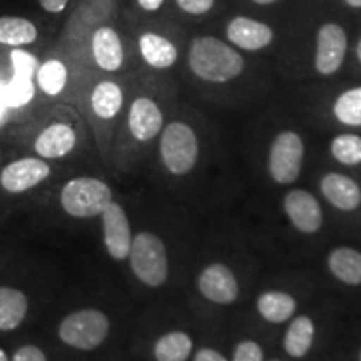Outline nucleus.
<instances>
[{
    "label": "nucleus",
    "mask_w": 361,
    "mask_h": 361,
    "mask_svg": "<svg viewBox=\"0 0 361 361\" xmlns=\"http://www.w3.org/2000/svg\"><path fill=\"white\" fill-rule=\"evenodd\" d=\"M128 258L135 278L146 286L159 288L168 281V251H166V245L157 234L147 231L135 234Z\"/></svg>",
    "instance_id": "2"
},
{
    "label": "nucleus",
    "mask_w": 361,
    "mask_h": 361,
    "mask_svg": "<svg viewBox=\"0 0 361 361\" xmlns=\"http://www.w3.org/2000/svg\"><path fill=\"white\" fill-rule=\"evenodd\" d=\"M226 37L234 47L247 52H258L273 44L274 30L261 20L236 16L226 25Z\"/></svg>",
    "instance_id": "11"
},
{
    "label": "nucleus",
    "mask_w": 361,
    "mask_h": 361,
    "mask_svg": "<svg viewBox=\"0 0 361 361\" xmlns=\"http://www.w3.org/2000/svg\"><path fill=\"white\" fill-rule=\"evenodd\" d=\"M37 80L40 89L47 96H57L66 87L67 67L61 61H56V59L44 62L37 71Z\"/></svg>",
    "instance_id": "27"
},
{
    "label": "nucleus",
    "mask_w": 361,
    "mask_h": 361,
    "mask_svg": "<svg viewBox=\"0 0 361 361\" xmlns=\"http://www.w3.org/2000/svg\"><path fill=\"white\" fill-rule=\"evenodd\" d=\"M139 51L147 66L154 69H169L178 61V49L168 37L156 32H146L139 39Z\"/></svg>",
    "instance_id": "17"
},
{
    "label": "nucleus",
    "mask_w": 361,
    "mask_h": 361,
    "mask_svg": "<svg viewBox=\"0 0 361 361\" xmlns=\"http://www.w3.org/2000/svg\"><path fill=\"white\" fill-rule=\"evenodd\" d=\"M188 66L200 80L224 84L241 75L245 71V59L234 45L213 35H202L189 44Z\"/></svg>",
    "instance_id": "1"
},
{
    "label": "nucleus",
    "mask_w": 361,
    "mask_h": 361,
    "mask_svg": "<svg viewBox=\"0 0 361 361\" xmlns=\"http://www.w3.org/2000/svg\"><path fill=\"white\" fill-rule=\"evenodd\" d=\"M305 142L295 130H283L274 137L269 147L268 171L278 184H291L298 180L303 169Z\"/></svg>",
    "instance_id": "6"
},
{
    "label": "nucleus",
    "mask_w": 361,
    "mask_h": 361,
    "mask_svg": "<svg viewBox=\"0 0 361 361\" xmlns=\"http://www.w3.org/2000/svg\"><path fill=\"white\" fill-rule=\"evenodd\" d=\"M314 341V323L310 316L300 314L290 323L284 335L283 346L284 351L291 358H303L308 355Z\"/></svg>",
    "instance_id": "20"
},
{
    "label": "nucleus",
    "mask_w": 361,
    "mask_h": 361,
    "mask_svg": "<svg viewBox=\"0 0 361 361\" xmlns=\"http://www.w3.org/2000/svg\"><path fill=\"white\" fill-rule=\"evenodd\" d=\"M109 318L102 311L85 308L67 314L59 324V338L67 346L92 351L101 346L109 335Z\"/></svg>",
    "instance_id": "4"
},
{
    "label": "nucleus",
    "mask_w": 361,
    "mask_h": 361,
    "mask_svg": "<svg viewBox=\"0 0 361 361\" xmlns=\"http://www.w3.org/2000/svg\"><path fill=\"white\" fill-rule=\"evenodd\" d=\"M157 361H186L192 353V340L186 331H169L154 343Z\"/></svg>",
    "instance_id": "23"
},
{
    "label": "nucleus",
    "mask_w": 361,
    "mask_h": 361,
    "mask_svg": "<svg viewBox=\"0 0 361 361\" xmlns=\"http://www.w3.org/2000/svg\"><path fill=\"white\" fill-rule=\"evenodd\" d=\"M35 94L32 79L16 74L7 85L2 87V99L6 107H22L32 101Z\"/></svg>",
    "instance_id": "28"
},
{
    "label": "nucleus",
    "mask_w": 361,
    "mask_h": 361,
    "mask_svg": "<svg viewBox=\"0 0 361 361\" xmlns=\"http://www.w3.org/2000/svg\"><path fill=\"white\" fill-rule=\"evenodd\" d=\"M343 2L351 8H361V0H343Z\"/></svg>",
    "instance_id": "36"
},
{
    "label": "nucleus",
    "mask_w": 361,
    "mask_h": 361,
    "mask_svg": "<svg viewBox=\"0 0 361 361\" xmlns=\"http://www.w3.org/2000/svg\"><path fill=\"white\" fill-rule=\"evenodd\" d=\"M355 52H356V59H358V62L361 64V39L358 40V42H356Z\"/></svg>",
    "instance_id": "38"
},
{
    "label": "nucleus",
    "mask_w": 361,
    "mask_h": 361,
    "mask_svg": "<svg viewBox=\"0 0 361 361\" xmlns=\"http://www.w3.org/2000/svg\"><path fill=\"white\" fill-rule=\"evenodd\" d=\"M333 159L343 166L361 164V137L356 134H338L329 144Z\"/></svg>",
    "instance_id": "26"
},
{
    "label": "nucleus",
    "mask_w": 361,
    "mask_h": 361,
    "mask_svg": "<svg viewBox=\"0 0 361 361\" xmlns=\"http://www.w3.org/2000/svg\"><path fill=\"white\" fill-rule=\"evenodd\" d=\"M49 174H51V168L47 162L35 159V157H24L4 168L0 174V184L6 191L19 194L37 186L49 178Z\"/></svg>",
    "instance_id": "12"
},
{
    "label": "nucleus",
    "mask_w": 361,
    "mask_h": 361,
    "mask_svg": "<svg viewBox=\"0 0 361 361\" xmlns=\"http://www.w3.org/2000/svg\"><path fill=\"white\" fill-rule=\"evenodd\" d=\"M348 52V34L336 22H326L316 32L314 69L319 75L336 74Z\"/></svg>",
    "instance_id": "7"
},
{
    "label": "nucleus",
    "mask_w": 361,
    "mask_h": 361,
    "mask_svg": "<svg viewBox=\"0 0 361 361\" xmlns=\"http://www.w3.org/2000/svg\"><path fill=\"white\" fill-rule=\"evenodd\" d=\"M11 57H12V64H13V71H16V74L25 75V78L32 79L35 71H37V59H35L32 54L19 51V49L12 51Z\"/></svg>",
    "instance_id": "29"
},
{
    "label": "nucleus",
    "mask_w": 361,
    "mask_h": 361,
    "mask_svg": "<svg viewBox=\"0 0 361 361\" xmlns=\"http://www.w3.org/2000/svg\"><path fill=\"white\" fill-rule=\"evenodd\" d=\"M8 358H7V355H6V351L4 350H0V361H7Z\"/></svg>",
    "instance_id": "40"
},
{
    "label": "nucleus",
    "mask_w": 361,
    "mask_h": 361,
    "mask_svg": "<svg viewBox=\"0 0 361 361\" xmlns=\"http://www.w3.org/2000/svg\"><path fill=\"white\" fill-rule=\"evenodd\" d=\"M75 133L69 124L57 123L45 128L35 141V151L42 157L56 159L62 157L74 149Z\"/></svg>",
    "instance_id": "16"
},
{
    "label": "nucleus",
    "mask_w": 361,
    "mask_h": 361,
    "mask_svg": "<svg viewBox=\"0 0 361 361\" xmlns=\"http://www.w3.org/2000/svg\"><path fill=\"white\" fill-rule=\"evenodd\" d=\"M328 269L336 279L348 286L361 284V252L355 247L340 246L328 255Z\"/></svg>",
    "instance_id": "19"
},
{
    "label": "nucleus",
    "mask_w": 361,
    "mask_h": 361,
    "mask_svg": "<svg viewBox=\"0 0 361 361\" xmlns=\"http://www.w3.org/2000/svg\"><path fill=\"white\" fill-rule=\"evenodd\" d=\"M4 107H6V104H4V99H2V87H0V117H2Z\"/></svg>",
    "instance_id": "39"
},
{
    "label": "nucleus",
    "mask_w": 361,
    "mask_h": 361,
    "mask_svg": "<svg viewBox=\"0 0 361 361\" xmlns=\"http://www.w3.org/2000/svg\"><path fill=\"white\" fill-rule=\"evenodd\" d=\"M358 358H360V360H361V350H360V355H358Z\"/></svg>",
    "instance_id": "41"
},
{
    "label": "nucleus",
    "mask_w": 361,
    "mask_h": 361,
    "mask_svg": "<svg viewBox=\"0 0 361 361\" xmlns=\"http://www.w3.org/2000/svg\"><path fill=\"white\" fill-rule=\"evenodd\" d=\"M112 201V191L96 178H74L62 188L61 204L74 218H94Z\"/></svg>",
    "instance_id": "5"
},
{
    "label": "nucleus",
    "mask_w": 361,
    "mask_h": 361,
    "mask_svg": "<svg viewBox=\"0 0 361 361\" xmlns=\"http://www.w3.org/2000/svg\"><path fill=\"white\" fill-rule=\"evenodd\" d=\"M162 123V112L152 99L137 97L130 104L129 130L137 141H152L161 133Z\"/></svg>",
    "instance_id": "14"
},
{
    "label": "nucleus",
    "mask_w": 361,
    "mask_h": 361,
    "mask_svg": "<svg viewBox=\"0 0 361 361\" xmlns=\"http://www.w3.org/2000/svg\"><path fill=\"white\" fill-rule=\"evenodd\" d=\"M194 361H226V356L219 353L218 350L213 348H201L197 350L192 356Z\"/></svg>",
    "instance_id": "33"
},
{
    "label": "nucleus",
    "mask_w": 361,
    "mask_h": 361,
    "mask_svg": "<svg viewBox=\"0 0 361 361\" xmlns=\"http://www.w3.org/2000/svg\"><path fill=\"white\" fill-rule=\"evenodd\" d=\"M92 54L94 61L101 69L114 72L121 69L124 62L123 42L117 32L111 27H101L92 35Z\"/></svg>",
    "instance_id": "15"
},
{
    "label": "nucleus",
    "mask_w": 361,
    "mask_h": 361,
    "mask_svg": "<svg viewBox=\"0 0 361 361\" xmlns=\"http://www.w3.org/2000/svg\"><path fill=\"white\" fill-rule=\"evenodd\" d=\"M251 2L258 4V6H273V4H276L278 0H251Z\"/></svg>",
    "instance_id": "37"
},
{
    "label": "nucleus",
    "mask_w": 361,
    "mask_h": 361,
    "mask_svg": "<svg viewBox=\"0 0 361 361\" xmlns=\"http://www.w3.org/2000/svg\"><path fill=\"white\" fill-rule=\"evenodd\" d=\"M29 303L24 293L16 288L0 286V329L11 331L24 322Z\"/></svg>",
    "instance_id": "21"
},
{
    "label": "nucleus",
    "mask_w": 361,
    "mask_h": 361,
    "mask_svg": "<svg viewBox=\"0 0 361 361\" xmlns=\"http://www.w3.org/2000/svg\"><path fill=\"white\" fill-rule=\"evenodd\" d=\"M319 189L329 204L340 211L358 209L361 204V188L353 178L341 173H328L319 180Z\"/></svg>",
    "instance_id": "13"
},
{
    "label": "nucleus",
    "mask_w": 361,
    "mask_h": 361,
    "mask_svg": "<svg viewBox=\"0 0 361 361\" xmlns=\"http://www.w3.org/2000/svg\"><path fill=\"white\" fill-rule=\"evenodd\" d=\"M39 2H40V6H42L47 12L57 13V12L64 11L69 0H39Z\"/></svg>",
    "instance_id": "34"
},
{
    "label": "nucleus",
    "mask_w": 361,
    "mask_h": 361,
    "mask_svg": "<svg viewBox=\"0 0 361 361\" xmlns=\"http://www.w3.org/2000/svg\"><path fill=\"white\" fill-rule=\"evenodd\" d=\"M137 4H139V7L142 8V11L156 12L162 7L164 0H137Z\"/></svg>",
    "instance_id": "35"
},
{
    "label": "nucleus",
    "mask_w": 361,
    "mask_h": 361,
    "mask_svg": "<svg viewBox=\"0 0 361 361\" xmlns=\"http://www.w3.org/2000/svg\"><path fill=\"white\" fill-rule=\"evenodd\" d=\"M284 213L290 223L303 234H314L323 226V209L319 201L305 189H291L283 200Z\"/></svg>",
    "instance_id": "10"
},
{
    "label": "nucleus",
    "mask_w": 361,
    "mask_h": 361,
    "mask_svg": "<svg viewBox=\"0 0 361 361\" xmlns=\"http://www.w3.org/2000/svg\"><path fill=\"white\" fill-rule=\"evenodd\" d=\"M124 102L123 89L116 82L111 80H104V82L97 84L92 90L90 96V106H92L94 114L101 119H112L121 111Z\"/></svg>",
    "instance_id": "22"
},
{
    "label": "nucleus",
    "mask_w": 361,
    "mask_h": 361,
    "mask_svg": "<svg viewBox=\"0 0 361 361\" xmlns=\"http://www.w3.org/2000/svg\"><path fill=\"white\" fill-rule=\"evenodd\" d=\"M234 361H261L264 360L263 348L252 340H243L236 345L233 351Z\"/></svg>",
    "instance_id": "30"
},
{
    "label": "nucleus",
    "mask_w": 361,
    "mask_h": 361,
    "mask_svg": "<svg viewBox=\"0 0 361 361\" xmlns=\"http://www.w3.org/2000/svg\"><path fill=\"white\" fill-rule=\"evenodd\" d=\"M174 2L188 16L200 17L213 11L216 0H174Z\"/></svg>",
    "instance_id": "31"
},
{
    "label": "nucleus",
    "mask_w": 361,
    "mask_h": 361,
    "mask_svg": "<svg viewBox=\"0 0 361 361\" xmlns=\"http://www.w3.org/2000/svg\"><path fill=\"white\" fill-rule=\"evenodd\" d=\"M333 114L338 123L360 128L361 126V85L345 90L333 104Z\"/></svg>",
    "instance_id": "25"
},
{
    "label": "nucleus",
    "mask_w": 361,
    "mask_h": 361,
    "mask_svg": "<svg viewBox=\"0 0 361 361\" xmlns=\"http://www.w3.org/2000/svg\"><path fill=\"white\" fill-rule=\"evenodd\" d=\"M159 154L164 168L173 176L191 173L200 159V141L191 126L174 121L161 134Z\"/></svg>",
    "instance_id": "3"
},
{
    "label": "nucleus",
    "mask_w": 361,
    "mask_h": 361,
    "mask_svg": "<svg viewBox=\"0 0 361 361\" xmlns=\"http://www.w3.org/2000/svg\"><path fill=\"white\" fill-rule=\"evenodd\" d=\"M197 290L214 305H233L239 296V283L234 271L223 263L206 266L197 276Z\"/></svg>",
    "instance_id": "8"
},
{
    "label": "nucleus",
    "mask_w": 361,
    "mask_h": 361,
    "mask_svg": "<svg viewBox=\"0 0 361 361\" xmlns=\"http://www.w3.org/2000/svg\"><path fill=\"white\" fill-rule=\"evenodd\" d=\"M45 360H47V356L44 355V351L34 345L20 346V348L13 353V361H45Z\"/></svg>",
    "instance_id": "32"
},
{
    "label": "nucleus",
    "mask_w": 361,
    "mask_h": 361,
    "mask_svg": "<svg viewBox=\"0 0 361 361\" xmlns=\"http://www.w3.org/2000/svg\"><path fill=\"white\" fill-rule=\"evenodd\" d=\"M101 216L104 245H106L109 256L116 261L128 259L130 245H133V233H130V223L124 207L111 201Z\"/></svg>",
    "instance_id": "9"
},
{
    "label": "nucleus",
    "mask_w": 361,
    "mask_h": 361,
    "mask_svg": "<svg viewBox=\"0 0 361 361\" xmlns=\"http://www.w3.org/2000/svg\"><path fill=\"white\" fill-rule=\"evenodd\" d=\"M37 39V29L30 20L20 17H0V44L19 45L32 44Z\"/></svg>",
    "instance_id": "24"
},
{
    "label": "nucleus",
    "mask_w": 361,
    "mask_h": 361,
    "mask_svg": "<svg viewBox=\"0 0 361 361\" xmlns=\"http://www.w3.org/2000/svg\"><path fill=\"white\" fill-rule=\"evenodd\" d=\"M296 308V300L286 291L269 290L261 293L256 300V310L261 318L273 324H281L291 319Z\"/></svg>",
    "instance_id": "18"
}]
</instances>
